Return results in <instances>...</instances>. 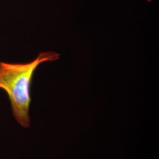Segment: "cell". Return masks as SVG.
<instances>
[{
  "label": "cell",
  "mask_w": 159,
  "mask_h": 159,
  "mask_svg": "<svg viewBox=\"0 0 159 159\" xmlns=\"http://www.w3.org/2000/svg\"><path fill=\"white\" fill-rule=\"evenodd\" d=\"M59 58L60 54L47 51L40 52L35 60L29 63L12 64L0 61V89L6 91L12 116L23 128L28 129L31 125L30 89L35 70L42 63L56 61Z\"/></svg>",
  "instance_id": "obj_1"
}]
</instances>
